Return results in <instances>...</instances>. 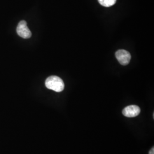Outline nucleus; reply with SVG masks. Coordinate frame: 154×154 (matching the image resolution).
<instances>
[{"label":"nucleus","mask_w":154,"mask_h":154,"mask_svg":"<svg viewBox=\"0 0 154 154\" xmlns=\"http://www.w3.org/2000/svg\"><path fill=\"white\" fill-rule=\"evenodd\" d=\"M140 112L139 107L136 105H130L125 107L122 111L123 115L127 118H134L138 116Z\"/></svg>","instance_id":"4"},{"label":"nucleus","mask_w":154,"mask_h":154,"mask_svg":"<svg viewBox=\"0 0 154 154\" xmlns=\"http://www.w3.org/2000/svg\"><path fill=\"white\" fill-rule=\"evenodd\" d=\"M45 86L55 92H61L65 88V84L61 78L55 75L48 77L45 81Z\"/></svg>","instance_id":"1"},{"label":"nucleus","mask_w":154,"mask_h":154,"mask_svg":"<svg viewBox=\"0 0 154 154\" xmlns=\"http://www.w3.org/2000/svg\"><path fill=\"white\" fill-rule=\"evenodd\" d=\"M17 33L19 36L23 38L28 39L31 37L32 33L27 26L25 21H21L19 22L17 27Z\"/></svg>","instance_id":"2"},{"label":"nucleus","mask_w":154,"mask_h":154,"mask_svg":"<svg viewBox=\"0 0 154 154\" xmlns=\"http://www.w3.org/2000/svg\"><path fill=\"white\" fill-rule=\"evenodd\" d=\"M149 154H154V148L152 147V149H150L149 152Z\"/></svg>","instance_id":"6"},{"label":"nucleus","mask_w":154,"mask_h":154,"mask_svg":"<svg viewBox=\"0 0 154 154\" xmlns=\"http://www.w3.org/2000/svg\"><path fill=\"white\" fill-rule=\"evenodd\" d=\"M116 57L120 64L126 66L130 63L131 54L125 50H119L116 53Z\"/></svg>","instance_id":"3"},{"label":"nucleus","mask_w":154,"mask_h":154,"mask_svg":"<svg viewBox=\"0 0 154 154\" xmlns=\"http://www.w3.org/2000/svg\"><path fill=\"white\" fill-rule=\"evenodd\" d=\"M99 4L105 7H110L114 5L116 0H98Z\"/></svg>","instance_id":"5"}]
</instances>
